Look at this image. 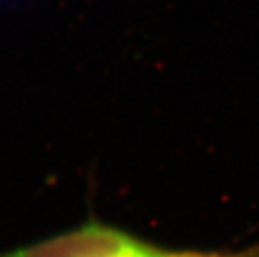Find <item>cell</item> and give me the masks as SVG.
<instances>
[{"instance_id": "3957f363", "label": "cell", "mask_w": 259, "mask_h": 257, "mask_svg": "<svg viewBox=\"0 0 259 257\" xmlns=\"http://www.w3.org/2000/svg\"><path fill=\"white\" fill-rule=\"evenodd\" d=\"M179 257H259V244L252 245L249 249H244L241 252H179Z\"/></svg>"}, {"instance_id": "7a4b0ae2", "label": "cell", "mask_w": 259, "mask_h": 257, "mask_svg": "<svg viewBox=\"0 0 259 257\" xmlns=\"http://www.w3.org/2000/svg\"><path fill=\"white\" fill-rule=\"evenodd\" d=\"M115 257H179V252H167V250L159 249L156 245L144 242V240H139L134 247Z\"/></svg>"}, {"instance_id": "6da1fadb", "label": "cell", "mask_w": 259, "mask_h": 257, "mask_svg": "<svg viewBox=\"0 0 259 257\" xmlns=\"http://www.w3.org/2000/svg\"><path fill=\"white\" fill-rule=\"evenodd\" d=\"M137 242L139 239L117 227L91 221L60 236L0 252V257H115Z\"/></svg>"}]
</instances>
